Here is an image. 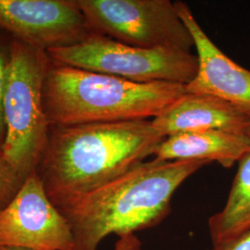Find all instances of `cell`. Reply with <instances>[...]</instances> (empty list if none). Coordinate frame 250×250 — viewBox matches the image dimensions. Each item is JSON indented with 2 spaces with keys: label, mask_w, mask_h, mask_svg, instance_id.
Masks as SVG:
<instances>
[{
  "label": "cell",
  "mask_w": 250,
  "mask_h": 250,
  "mask_svg": "<svg viewBox=\"0 0 250 250\" xmlns=\"http://www.w3.org/2000/svg\"><path fill=\"white\" fill-rule=\"evenodd\" d=\"M0 250H33L24 248H17V247H6V246H0Z\"/></svg>",
  "instance_id": "17"
},
{
  "label": "cell",
  "mask_w": 250,
  "mask_h": 250,
  "mask_svg": "<svg viewBox=\"0 0 250 250\" xmlns=\"http://www.w3.org/2000/svg\"><path fill=\"white\" fill-rule=\"evenodd\" d=\"M93 33L126 45L191 52L195 43L170 0H76Z\"/></svg>",
  "instance_id": "6"
},
{
  "label": "cell",
  "mask_w": 250,
  "mask_h": 250,
  "mask_svg": "<svg viewBox=\"0 0 250 250\" xmlns=\"http://www.w3.org/2000/svg\"><path fill=\"white\" fill-rule=\"evenodd\" d=\"M51 62L139 83L188 85L198 70L197 55L178 49H147L92 33L76 45L46 51Z\"/></svg>",
  "instance_id": "5"
},
{
  "label": "cell",
  "mask_w": 250,
  "mask_h": 250,
  "mask_svg": "<svg viewBox=\"0 0 250 250\" xmlns=\"http://www.w3.org/2000/svg\"><path fill=\"white\" fill-rule=\"evenodd\" d=\"M113 250H143V244L134 234H126L118 238Z\"/></svg>",
  "instance_id": "15"
},
{
  "label": "cell",
  "mask_w": 250,
  "mask_h": 250,
  "mask_svg": "<svg viewBox=\"0 0 250 250\" xmlns=\"http://www.w3.org/2000/svg\"><path fill=\"white\" fill-rule=\"evenodd\" d=\"M0 246L33 250H72L71 226L54 205L36 171L27 176L0 212Z\"/></svg>",
  "instance_id": "7"
},
{
  "label": "cell",
  "mask_w": 250,
  "mask_h": 250,
  "mask_svg": "<svg viewBox=\"0 0 250 250\" xmlns=\"http://www.w3.org/2000/svg\"><path fill=\"white\" fill-rule=\"evenodd\" d=\"M210 250H250V232L231 242L214 246Z\"/></svg>",
  "instance_id": "16"
},
{
  "label": "cell",
  "mask_w": 250,
  "mask_h": 250,
  "mask_svg": "<svg viewBox=\"0 0 250 250\" xmlns=\"http://www.w3.org/2000/svg\"><path fill=\"white\" fill-rule=\"evenodd\" d=\"M173 83H139L51 63L44 83L50 127L153 120L186 93Z\"/></svg>",
  "instance_id": "3"
},
{
  "label": "cell",
  "mask_w": 250,
  "mask_h": 250,
  "mask_svg": "<svg viewBox=\"0 0 250 250\" xmlns=\"http://www.w3.org/2000/svg\"><path fill=\"white\" fill-rule=\"evenodd\" d=\"M151 122L164 137L203 130L250 136V106L204 93L186 92Z\"/></svg>",
  "instance_id": "10"
},
{
  "label": "cell",
  "mask_w": 250,
  "mask_h": 250,
  "mask_svg": "<svg viewBox=\"0 0 250 250\" xmlns=\"http://www.w3.org/2000/svg\"><path fill=\"white\" fill-rule=\"evenodd\" d=\"M51 63L45 50L13 39L4 96L2 155L25 177L36 171L48 141L44 83Z\"/></svg>",
  "instance_id": "4"
},
{
  "label": "cell",
  "mask_w": 250,
  "mask_h": 250,
  "mask_svg": "<svg viewBox=\"0 0 250 250\" xmlns=\"http://www.w3.org/2000/svg\"><path fill=\"white\" fill-rule=\"evenodd\" d=\"M237 163L225 205L208 219V231L213 247L232 241L250 232V148Z\"/></svg>",
  "instance_id": "12"
},
{
  "label": "cell",
  "mask_w": 250,
  "mask_h": 250,
  "mask_svg": "<svg viewBox=\"0 0 250 250\" xmlns=\"http://www.w3.org/2000/svg\"><path fill=\"white\" fill-rule=\"evenodd\" d=\"M164 139L151 120L53 126L36 171L60 208L133 170Z\"/></svg>",
  "instance_id": "1"
},
{
  "label": "cell",
  "mask_w": 250,
  "mask_h": 250,
  "mask_svg": "<svg viewBox=\"0 0 250 250\" xmlns=\"http://www.w3.org/2000/svg\"><path fill=\"white\" fill-rule=\"evenodd\" d=\"M26 178L0 154V212L12 201Z\"/></svg>",
  "instance_id": "14"
},
{
  "label": "cell",
  "mask_w": 250,
  "mask_h": 250,
  "mask_svg": "<svg viewBox=\"0 0 250 250\" xmlns=\"http://www.w3.org/2000/svg\"><path fill=\"white\" fill-rule=\"evenodd\" d=\"M207 164L153 158L58 208L71 226L72 250H99L109 234L120 237L158 226L171 212L176 190Z\"/></svg>",
  "instance_id": "2"
},
{
  "label": "cell",
  "mask_w": 250,
  "mask_h": 250,
  "mask_svg": "<svg viewBox=\"0 0 250 250\" xmlns=\"http://www.w3.org/2000/svg\"><path fill=\"white\" fill-rule=\"evenodd\" d=\"M179 15L188 26L197 50L198 70L186 85L189 93H204L250 107V71L215 45L186 3L176 1Z\"/></svg>",
  "instance_id": "9"
},
{
  "label": "cell",
  "mask_w": 250,
  "mask_h": 250,
  "mask_svg": "<svg viewBox=\"0 0 250 250\" xmlns=\"http://www.w3.org/2000/svg\"><path fill=\"white\" fill-rule=\"evenodd\" d=\"M0 28L45 51L76 45L93 33L76 0H0Z\"/></svg>",
  "instance_id": "8"
},
{
  "label": "cell",
  "mask_w": 250,
  "mask_h": 250,
  "mask_svg": "<svg viewBox=\"0 0 250 250\" xmlns=\"http://www.w3.org/2000/svg\"><path fill=\"white\" fill-rule=\"evenodd\" d=\"M250 148V136L224 130H203L165 137L153 158L159 161H217L231 168Z\"/></svg>",
  "instance_id": "11"
},
{
  "label": "cell",
  "mask_w": 250,
  "mask_h": 250,
  "mask_svg": "<svg viewBox=\"0 0 250 250\" xmlns=\"http://www.w3.org/2000/svg\"><path fill=\"white\" fill-rule=\"evenodd\" d=\"M13 37L0 28V154L3 153L6 140V127L4 121V96L9 74Z\"/></svg>",
  "instance_id": "13"
}]
</instances>
